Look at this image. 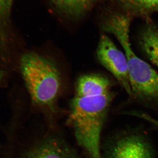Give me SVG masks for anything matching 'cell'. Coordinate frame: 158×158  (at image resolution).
Returning a JSON list of instances; mask_svg holds the SVG:
<instances>
[{"label": "cell", "instance_id": "1", "mask_svg": "<svg viewBox=\"0 0 158 158\" xmlns=\"http://www.w3.org/2000/svg\"><path fill=\"white\" fill-rule=\"evenodd\" d=\"M108 78L98 74L79 78L71 103L70 121L79 144L91 158H102L100 135L113 92Z\"/></svg>", "mask_w": 158, "mask_h": 158}, {"label": "cell", "instance_id": "2", "mask_svg": "<svg viewBox=\"0 0 158 158\" xmlns=\"http://www.w3.org/2000/svg\"><path fill=\"white\" fill-rule=\"evenodd\" d=\"M132 17L121 11L110 15L102 23V29L113 34L121 44L127 60L133 96L141 100L158 102V73L136 56L130 42Z\"/></svg>", "mask_w": 158, "mask_h": 158}, {"label": "cell", "instance_id": "3", "mask_svg": "<svg viewBox=\"0 0 158 158\" xmlns=\"http://www.w3.org/2000/svg\"><path fill=\"white\" fill-rule=\"evenodd\" d=\"M20 65L33 103L54 110L62 85L61 73L56 63L44 56L29 52L22 56Z\"/></svg>", "mask_w": 158, "mask_h": 158}, {"label": "cell", "instance_id": "4", "mask_svg": "<svg viewBox=\"0 0 158 158\" xmlns=\"http://www.w3.org/2000/svg\"><path fill=\"white\" fill-rule=\"evenodd\" d=\"M97 55L102 65L114 76L127 94L133 96L125 55L105 34L100 38Z\"/></svg>", "mask_w": 158, "mask_h": 158}, {"label": "cell", "instance_id": "5", "mask_svg": "<svg viewBox=\"0 0 158 158\" xmlns=\"http://www.w3.org/2000/svg\"><path fill=\"white\" fill-rule=\"evenodd\" d=\"M107 158H153V155L143 137L131 134L117 140L109 150Z\"/></svg>", "mask_w": 158, "mask_h": 158}, {"label": "cell", "instance_id": "6", "mask_svg": "<svg viewBox=\"0 0 158 158\" xmlns=\"http://www.w3.org/2000/svg\"><path fill=\"white\" fill-rule=\"evenodd\" d=\"M24 158H76L65 144L55 139H48L29 151Z\"/></svg>", "mask_w": 158, "mask_h": 158}, {"label": "cell", "instance_id": "7", "mask_svg": "<svg viewBox=\"0 0 158 158\" xmlns=\"http://www.w3.org/2000/svg\"><path fill=\"white\" fill-rule=\"evenodd\" d=\"M146 21L140 34V45L151 62L158 67V27L149 19Z\"/></svg>", "mask_w": 158, "mask_h": 158}, {"label": "cell", "instance_id": "8", "mask_svg": "<svg viewBox=\"0 0 158 158\" xmlns=\"http://www.w3.org/2000/svg\"><path fill=\"white\" fill-rule=\"evenodd\" d=\"M122 11L132 17L149 19L150 15L158 11V0H113Z\"/></svg>", "mask_w": 158, "mask_h": 158}, {"label": "cell", "instance_id": "9", "mask_svg": "<svg viewBox=\"0 0 158 158\" xmlns=\"http://www.w3.org/2000/svg\"><path fill=\"white\" fill-rule=\"evenodd\" d=\"M98 0H50L57 10L66 16L81 17L92 9Z\"/></svg>", "mask_w": 158, "mask_h": 158}, {"label": "cell", "instance_id": "10", "mask_svg": "<svg viewBox=\"0 0 158 158\" xmlns=\"http://www.w3.org/2000/svg\"><path fill=\"white\" fill-rule=\"evenodd\" d=\"M13 0H0V26L8 22Z\"/></svg>", "mask_w": 158, "mask_h": 158}, {"label": "cell", "instance_id": "11", "mask_svg": "<svg viewBox=\"0 0 158 158\" xmlns=\"http://www.w3.org/2000/svg\"><path fill=\"white\" fill-rule=\"evenodd\" d=\"M127 114L131 116H136L145 120V121L149 123L150 124H152L154 127L158 130V119L153 118L152 116H151L146 113H142V112H138V111H131L128 112Z\"/></svg>", "mask_w": 158, "mask_h": 158}]
</instances>
